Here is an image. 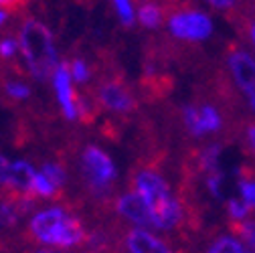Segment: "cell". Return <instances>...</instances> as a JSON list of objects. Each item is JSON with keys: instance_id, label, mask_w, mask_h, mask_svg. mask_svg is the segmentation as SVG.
Returning a JSON list of instances; mask_svg holds the SVG:
<instances>
[{"instance_id": "d4e9b609", "label": "cell", "mask_w": 255, "mask_h": 253, "mask_svg": "<svg viewBox=\"0 0 255 253\" xmlns=\"http://www.w3.org/2000/svg\"><path fill=\"white\" fill-rule=\"evenodd\" d=\"M205 2H207L211 8H215V10L227 12V10H231V8H235V6H237L239 0H205Z\"/></svg>"}, {"instance_id": "f1b7e54d", "label": "cell", "mask_w": 255, "mask_h": 253, "mask_svg": "<svg viewBox=\"0 0 255 253\" xmlns=\"http://www.w3.org/2000/svg\"><path fill=\"white\" fill-rule=\"evenodd\" d=\"M4 20H6V12H4V10H0V26L4 24Z\"/></svg>"}, {"instance_id": "7c38bea8", "label": "cell", "mask_w": 255, "mask_h": 253, "mask_svg": "<svg viewBox=\"0 0 255 253\" xmlns=\"http://www.w3.org/2000/svg\"><path fill=\"white\" fill-rule=\"evenodd\" d=\"M136 18L146 28H158V26L164 22V10H162L160 4H156V2H152V0H148V2H142L140 4Z\"/></svg>"}, {"instance_id": "7a4b0ae2", "label": "cell", "mask_w": 255, "mask_h": 253, "mask_svg": "<svg viewBox=\"0 0 255 253\" xmlns=\"http://www.w3.org/2000/svg\"><path fill=\"white\" fill-rule=\"evenodd\" d=\"M130 188L140 193L154 209L156 231H174L184 219L182 203L176 199L164 174L154 168H138L130 178Z\"/></svg>"}, {"instance_id": "2e32d148", "label": "cell", "mask_w": 255, "mask_h": 253, "mask_svg": "<svg viewBox=\"0 0 255 253\" xmlns=\"http://www.w3.org/2000/svg\"><path fill=\"white\" fill-rule=\"evenodd\" d=\"M83 247L87 251L104 253L110 247V235L104 229H91V231H87V237H85V245Z\"/></svg>"}, {"instance_id": "6da1fadb", "label": "cell", "mask_w": 255, "mask_h": 253, "mask_svg": "<svg viewBox=\"0 0 255 253\" xmlns=\"http://www.w3.org/2000/svg\"><path fill=\"white\" fill-rule=\"evenodd\" d=\"M26 231L37 245L53 247L63 253H71L85 245L87 227L65 205L39 207L26 221Z\"/></svg>"}, {"instance_id": "44dd1931", "label": "cell", "mask_w": 255, "mask_h": 253, "mask_svg": "<svg viewBox=\"0 0 255 253\" xmlns=\"http://www.w3.org/2000/svg\"><path fill=\"white\" fill-rule=\"evenodd\" d=\"M114 6H116V12H118V16H120L124 26H132L134 24L136 14H134L132 0H114Z\"/></svg>"}, {"instance_id": "4fadbf2b", "label": "cell", "mask_w": 255, "mask_h": 253, "mask_svg": "<svg viewBox=\"0 0 255 253\" xmlns=\"http://www.w3.org/2000/svg\"><path fill=\"white\" fill-rule=\"evenodd\" d=\"M221 158H223V146L219 142L207 144L201 152H199V168L207 174L213 172L217 168H221Z\"/></svg>"}, {"instance_id": "83f0119b", "label": "cell", "mask_w": 255, "mask_h": 253, "mask_svg": "<svg viewBox=\"0 0 255 253\" xmlns=\"http://www.w3.org/2000/svg\"><path fill=\"white\" fill-rule=\"evenodd\" d=\"M30 253H63L59 249H53V247H45V245H39L35 251H30Z\"/></svg>"}, {"instance_id": "f546056e", "label": "cell", "mask_w": 255, "mask_h": 253, "mask_svg": "<svg viewBox=\"0 0 255 253\" xmlns=\"http://www.w3.org/2000/svg\"><path fill=\"white\" fill-rule=\"evenodd\" d=\"M239 253H255V251H249V249L245 247V249H243V251H239Z\"/></svg>"}, {"instance_id": "30bf717a", "label": "cell", "mask_w": 255, "mask_h": 253, "mask_svg": "<svg viewBox=\"0 0 255 253\" xmlns=\"http://www.w3.org/2000/svg\"><path fill=\"white\" fill-rule=\"evenodd\" d=\"M122 245L126 253H174L168 241L152 229L130 227L124 235Z\"/></svg>"}, {"instance_id": "3957f363", "label": "cell", "mask_w": 255, "mask_h": 253, "mask_svg": "<svg viewBox=\"0 0 255 253\" xmlns=\"http://www.w3.org/2000/svg\"><path fill=\"white\" fill-rule=\"evenodd\" d=\"M18 45L28 73L37 81H47L59 67L51 30L37 18H22L18 24Z\"/></svg>"}, {"instance_id": "5b68a950", "label": "cell", "mask_w": 255, "mask_h": 253, "mask_svg": "<svg viewBox=\"0 0 255 253\" xmlns=\"http://www.w3.org/2000/svg\"><path fill=\"white\" fill-rule=\"evenodd\" d=\"M91 96L100 110L110 112L112 116L126 118L136 112V96L122 75H116V69L104 71L98 85H93Z\"/></svg>"}, {"instance_id": "484cf974", "label": "cell", "mask_w": 255, "mask_h": 253, "mask_svg": "<svg viewBox=\"0 0 255 253\" xmlns=\"http://www.w3.org/2000/svg\"><path fill=\"white\" fill-rule=\"evenodd\" d=\"M245 142H247L249 154L255 158V122L247 126V130H245Z\"/></svg>"}, {"instance_id": "ffe728a7", "label": "cell", "mask_w": 255, "mask_h": 253, "mask_svg": "<svg viewBox=\"0 0 255 253\" xmlns=\"http://www.w3.org/2000/svg\"><path fill=\"white\" fill-rule=\"evenodd\" d=\"M18 51H20V45H18V39L16 37H12V35L0 37V63L14 61Z\"/></svg>"}, {"instance_id": "d6986e66", "label": "cell", "mask_w": 255, "mask_h": 253, "mask_svg": "<svg viewBox=\"0 0 255 253\" xmlns=\"http://www.w3.org/2000/svg\"><path fill=\"white\" fill-rule=\"evenodd\" d=\"M235 235L245 243L249 251H255V219H245L235 223Z\"/></svg>"}, {"instance_id": "277c9868", "label": "cell", "mask_w": 255, "mask_h": 253, "mask_svg": "<svg viewBox=\"0 0 255 253\" xmlns=\"http://www.w3.org/2000/svg\"><path fill=\"white\" fill-rule=\"evenodd\" d=\"M77 168L85 191L98 201L108 199L118 182V166L112 156L95 144H85L77 156Z\"/></svg>"}, {"instance_id": "9a60e30c", "label": "cell", "mask_w": 255, "mask_h": 253, "mask_svg": "<svg viewBox=\"0 0 255 253\" xmlns=\"http://www.w3.org/2000/svg\"><path fill=\"white\" fill-rule=\"evenodd\" d=\"M205 186H207V191L213 199L221 201L223 197H225V172H223L221 168H217L213 172H207L205 174Z\"/></svg>"}, {"instance_id": "ac0fdd59", "label": "cell", "mask_w": 255, "mask_h": 253, "mask_svg": "<svg viewBox=\"0 0 255 253\" xmlns=\"http://www.w3.org/2000/svg\"><path fill=\"white\" fill-rule=\"evenodd\" d=\"M225 209H227V215H229V219L233 221V223H241V221L249 219V213H251L249 205H247L241 197L229 199V201L225 203Z\"/></svg>"}, {"instance_id": "cb8c5ba5", "label": "cell", "mask_w": 255, "mask_h": 253, "mask_svg": "<svg viewBox=\"0 0 255 253\" xmlns=\"http://www.w3.org/2000/svg\"><path fill=\"white\" fill-rule=\"evenodd\" d=\"M28 0H0V8L6 14H18V10H24Z\"/></svg>"}, {"instance_id": "7402d4cb", "label": "cell", "mask_w": 255, "mask_h": 253, "mask_svg": "<svg viewBox=\"0 0 255 253\" xmlns=\"http://www.w3.org/2000/svg\"><path fill=\"white\" fill-rule=\"evenodd\" d=\"M237 188H239V197L249 205L251 211H255V178H245L243 176L239 180Z\"/></svg>"}, {"instance_id": "e0dca14e", "label": "cell", "mask_w": 255, "mask_h": 253, "mask_svg": "<svg viewBox=\"0 0 255 253\" xmlns=\"http://www.w3.org/2000/svg\"><path fill=\"white\" fill-rule=\"evenodd\" d=\"M69 71H71V79L75 83H79L81 87L89 83L91 79V71H89V65H87V61L83 57H73L69 61Z\"/></svg>"}, {"instance_id": "8fae6325", "label": "cell", "mask_w": 255, "mask_h": 253, "mask_svg": "<svg viewBox=\"0 0 255 253\" xmlns=\"http://www.w3.org/2000/svg\"><path fill=\"white\" fill-rule=\"evenodd\" d=\"M53 83H55V91H57V100L61 104L63 116L67 120H75L77 118V106H75V91L71 85V71H69V61L65 59L63 63H59V67L55 69L53 75Z\"/></svg>"}, {"instance_id": "9c48e42d", "label": "cell", "mask_w": 255, "mask_h": 253, "mask_svg": "<svg viewBox=\"0 0 255 253\" xmlns=\"http://www.w3.org/2000/svg\"><path fill=\"white\" fill-rule=\"evenodd\" d=\"M182 126L193 138H209L223 130V114L213 104H188L182 108Z\"/></svg>"}, {"instance_id": "4316f807", "label": "cell", "mask_w": 255, "mask_h": 253, "mask_svg": "<svg viewBox=\"0 0 255 253\" xmlns=\"http://www.w3.org/2000/svg\"><path fill=\"white\" fill-rule=\"evenodd\" d=\"M247 39H249V43H251V47H253V51H255V20H253V22H249V28H247Z\"/></svg>"}, {"instance_id": "ba28073f", "label": "cell", "mask_w": 255, "mask_h": 253, "mask_svg": "<svg viewBox=\"0 0 255 253\" xmlns=\"http://www.w3.org/2000/svg\"><path fill=\"white\" fill-rule=\"evenodd\" d=\"M114 211L130 227L156 231V215H154L152 205L140 193H136L134 188H128L120 197H116Z\"/></svg>"}, {"instance_id": "5bb4252c", "label": "cell", "mask_w": 255, "mask_h": 253, "mask_svg": "<svg viewBox=\"0 0 255 253\" xmlns=\"http://www.w3.org/2000/svg\"><path fill=\"white\" fill-rule=\"evenodd\" d=\"M39 170L57 186L59 193H61L63 188L67 186V182H69V174H67L65 166L59 164V162H55V160H43L41 166H39Z\"/></svg>"}, {"instance_id": "603a6c76", "label": "cell", "mask_w": 255, "mask_h": 253, "mask_svg": "<svg viewBox=\"0 0 255 253\" xmlns=\"http://www.w3.org/2000/svg\"><path fill=\"white\" fill-rule=\"evenodd\" d=\"M10 168H12V160L8 156L0 154V188H8V182H10Z\"/></svg>"}, {"instance_id": "8992f818", "label": "cell", "mask_w": 255, "mask_h": 253, "mask_svg": "<svg viewBox=\"0 0 255 253\" xmlns=\"http://www.w3.org/2000/svg\"><path fill=\"white\" fill-rule=\"evenodd\" d=\"M166 28L170 37L184 43H203L213 37L215 33V20L209 12L201 8H180L174 10L168 20Z\"/></svg>"}, {"instance_id": "52a82bcc", "label": "cell", "mask_w": 255, "mask_h": 253, "mask_svg": "<svg viewBox=\"0 0 255 253\" xmlns=\"http://www.w3.org/2000/svg\"><path fill=\"white\" fill-rule=\"evenodd\" d=\"M227 71L241 93L245 106L251 114H255V51L233 49L227 55Z\"/></svg>"}, {"instance_id": "4dcf8cb0", "label": "cell", "mask_w": 255, "mask_h": 253, "mask_svg": "<svg viewBox=\"0 0 255 253\" xmlns=\"http://www.w3.org/2000/svg\"><path fill=\"white\" fill-rule=\"evenodd\" d=\"M77 253H95V251H87V249H83V251H77Z\"/></svg>"}]
</instances>
